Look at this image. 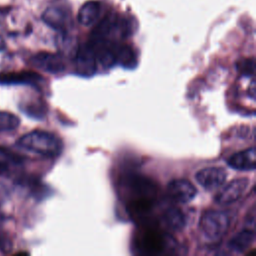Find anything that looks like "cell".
I'll return each mask as SVG.
<instances>
[{
  "label": "cell",
  "instance_id": "19",
  "mask_svg": "<svg viewBox=\"0 0 256 256\" xmlns=\"http://www.w3.org/2000/svg\"><path fill=\"white\" fill-rule=\"evenodd\" d=\"M12 249V242L10 238L3 234L0 233V251L3 253H8Z\"/></svg>",
  "mask_w": 256,
  "mask_h": 256
},
{
  "label": "cell",
  "instance_id": "11",
  "mask_svg": "<svg viewBox=\"0 0 256 256\" xmlns=\"http://www.w3.org/2000/svg\"><path fill=\"white\" fill-rule=\"evenodd\" d=\"M161 221L164 226L172 232H178L185 226V215L177 207L166 208L161 216Z\"/></svg>",
  "mask_w": 256,
  "mask_h": 256
},
{
  "label": "cell",
  "instance_id": "10",
  "mask_svg": "<svg viewBox=\"0 0 256 256\" xmlns=\"http://www.w3.org/2000/svg\"><path fill=\"white\" fill-rule=\"evenodd\" d=\"M42 80L41 75L31 71L0 73V84H29L34 85Z\"/></svg>",
  "mask_w": 256,
  "mask_h": 256
},
{
  "label": "cell",
  "instance_id": "21",
  "mask_svg": "<svg viewBox=\"0 0 256 256\" xmlns=\"http://www.w3.org/2000/svg\"><path fill=\"white\" fill-rule=\"evenodd\" d=\"M5 41H4V38L0 35V51L4 50L5 49Z\"/></svg>",
  "mask_w": 256,
  "mask_h": 256
},
{
  "label": "cell",
  "instance_id": "15",
  "mask_svg": "<svg viewBox=\"0 0 256 256\" xmlns=\"http://www.w3.org/2000/svg\"><path fill=\"white\" fill-rule=\"evenodd\" d=\"M254 239H255L254 231L250 229H244L238 232L235 236H233L230 239L228 243V247L237 253H241V252H244L253 244Z\"/></svg>",
  "mask_w": 256,
  "mask_h": 256
},
{
  "label": "cell",
  "instance_id": "18",
  "mask_svg": "<svg viewBox=\"0 0 256 256\" xmlns=\"http://www.w3.org/2000/svg\"><path fill=\"white\" fill-rule=\"evenodd\" d=\"M239 71L241 74L245 76H250L253 75L254 69H255V64H254V59L253 58H248L240 61L237 65Z\"/></svg>",
  "mask_w": 256,
  "mask_h": 256
},
{
  "label": "cell",
  "instance_id": "22",
  "mask_svg": "<svg viewBox=\"0 0 256 256\" xmlns=\"http://www.w3.org/2000/svg\"><path fill=\"white\" fill-rule=\"evenodd\" d=\"M2 221H3V215L0 213V224H1Z\"/></svg>",
  "mask_w": 256,
  "mask_h": 256
},
{
  "label": "cell",
  "instance_id": "20",
  "mask_svg": "<svg viewBox=\"0 0 256 256\" xmlns=\"http://www.w3.org/2000/svg\"><path fill=\"white\" fill-rule=\"evenodd\" d=\"M8 170H9V166H8L7 162L0 160V176L5 175L8 172Z\"/></svg>",
  "mask_w": 256,
  "mask_h": 256
},
{
  "label": "cell",
  "instance_id": "1",
  "mask_svg": "<svg viewBox=\"0 0 256 256\" xmlns=\"http://www.w3.org/2000/svg\"><path fill=\"white\" fill-rule=\"evenodd\" d=\"M17 144L45 157H55L62 151L61 140L53 133L42 130H34L24 134L18 139Z\"/></svg>",
  "mask_w": 256,
  "mask_h": 256
},
{
  "label": "cell",
  "instance_id": "16",
  "mask_svg": "<svg viewBox=\"0 0 256 256\" xmlns=\"http://www.w3.org/2000/svg\"><path fill=\"white\" fill-rule=\"evenodd\" d=\"M20 124V119L13 113L0 111V132L16 130Z\"/></svg>",
  "mask_w": 256,
  "mask_h": 256
},
{
  "label": "cell",
  "instance_id": "6",
  "mask_svg": "<svg viewBox=\"0 0 256 256\" xmlns=\"http://www.w3.org/2000/svg\"><path fill=\"white\" fill-rule=\"evenodd\" d=\"M76 70L80 75L91 76L97 68V58L91 44H82L76 53Z\"/></svg>",
  "mask_w": 256,
  "mask_h": 256
},
{
  "label": "cell",
  "instance_id": "14",
  "mask_svg": "<svg viewBox=\"0 0 256 256\" xmlns=\"http://www.w3.org/2000/svg\"><path fill=\"white\" fill-rule=\"evenodd\" d=\"M113 53L115 63H119L126 68H132L136 64V56L133 49L125 44L113 43Z\"/></svg>",
  "mask_w": 256,
  "mask_h": 256
},
{
  "label": "cell",
  "instance_id": "4",
  "mask_svg": "<svg viewBox=\"0 0 256 256\" xmlns=\"http://www.w3.org/2000/svg\"><path fill=\"white\" fill-rule=\"evenodd\" d=\"M248 178H237L225 185L215 196L214 200L218 205L226 206L237 201L249 186Z\"/></svg>",
  "mask_w": 256,
  "mask_h": 256
},
{
  "label": "cell",
  "instance_id": "8",
  "mask_svg": "<svg viewBox=\"0 0 256 256\" xmlns=\"http://www.w3.org/2000/svg\"><path fill=\"white\" fill-rule=\"evenodd\" d=\"M30 61L34 67L53 74L60 73L65 69V64L62 57L50 52L37 53L32 56Z\"/></svg>",
  "mask_w": 256,
  "mask_h": 256
},
{
  "label": "cell",
  "instance_id": "5",
  "mask_svg": "<svg viewBox=\"0 0 256 256\" xmlns=\"http://www.w3.org/2000/svg\"><path fill=\"white\" fill-rule=\"evenodd\" d=\"M167 193L174 201L185 204L192 201L196 194V187L187 179H174L168 183Z\"/></svg>",
  "mask_w": 256,
  "mask_h": 256
},
{
  "label": "cell",
  "instance_id": "13",
  "mask_svg": "<svg viewBox=\"0 0 256 256\" xmlns=\"http://www.w3.org/2000/svg\"><path fill=\"white\" fill-rule=\"evenodd\" d=\"M101 7L99 2L90 0L85 2L79 9L77 19L78 22L83 26L93 25L99 18Z\"/></svg>",
  "mask_w": 256,
  "mask_h": 256
},
{
  "label": "cell",
  "instance_id": "9",
  "mask_svg": "<svg viewBox=\"0 0 256 256\" xmlns=\"http://www.w3.org/2000/svg\"><path fill=\"white\" fill-rule=\"evenodd\" d=\"M227 164L240 171H252L255 169V148L251 147L230 156Z\"/></svg>",
  "mask_w": 256,
  "mask_h": 256
},
{
  "label": "cell",
  "instance_id": "2",
  "mask_svg": "<svg viewBox=\"0 0 256 256\" xmlns=\"http://www.w3.org/2000/svg\"><path fill=\"white\" fill-rule=\"evenodd\" d=\"M229 216L219 210H208L200 219V230L208 241L220 240L229 227Z\"/></svg>",
  "mask_w": 256,
  "mask_h": 256
},
{
  "label": "cell",
  "instance_id": "17",
  "mask_svg": "<svg viewBox=\"0 0 256 256\" xmlns=\"http://www.w3.org/2000/svg\"><path fill=\"white\" fill-rule=\"evenodd\" d=\"M22 109L26 114H28L29 116H31L33 118H42L45 114L43 105L35 103V102L25 104V107H22Z\"/></svg>",
  "mask_w": 256,
  "mask_h": 256
},
{
  "label": "cell",
  "instance_id": "7",
  "mask_svg": "<svg viewBox=\"0 0 256 256\" xmlns=\"http://www.w3.org/2000/svg\"><path fill=\"white\" fill-rule=\"evenodd\" d=\"M227 172L222 167H207L199 170L195 178L197 182L206 190L219 188L226 180Z\"/></svg>",
  "mask_w": 256,
  "mask_h": 256
},
{
  "label": "cell",
  "instance_id": "12",
  "mask_svg": "<svg viewBox=\"0 0 256 256\" xmlns=\"http://www.w3.org/2000/svg\"><path fill=\"white\" fill-rule=\"evenodd\" d=\"M42 19L51 28L62 31L67 27L69 23V17L67 13L58 7H49L46 9L42 15Z\"/></svg>",
  "mask_w": 256,
  "mask_h": 256
},
{
  "label": "cell",
  "instance_id": "3",
  "mask_svg": "<svg viewBox=\"0 0 256 256\" xmlns=\"http://www.w3.org/2000/svg\"><path fill=\"white\" fill-rule=\"evenodd\" d=\"M168 246L166 235L154 227H145L136 240L137 250L145 255L162 254Z\"/></svg>",
  "mask_w": 256,
  "mask_h": 256
}]
</instances>
